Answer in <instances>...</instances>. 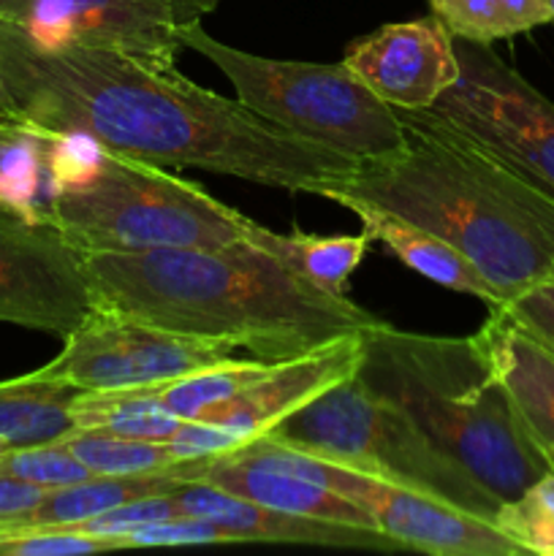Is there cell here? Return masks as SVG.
<instances>
[{"label":"cell","instance_id":"1","mask_svg":"<svg viewBox=\"0 0 554 556\" xmlns=\"http://www.w3.org/2000/svg\"><path fill=\"white\" fill-rule=\"evenodd\" d=\"M0 103L49 134L163 168L313 193L358 161L288 134L242 101L112 49L38 47L0 22Z\"/></svg>","mask_w":554,"mask_h":556},{"label":"cell","instance_id":"2","mask_svg":"<svg viewBox=\"0 0 554 556\" xmlns=\"http://www.w3.org/2000/svg\"><path fill=\"white\" fill-rule=\"evenodd\" d=\"M405 147L362 161L313 195L380 206L454 244L514 302L554 277V195L432 109H396Z\"/></svg>","mask_w":554,"mask_h":556},{"label":"cell","instance_id":"3","mask_svg":"<svg viewBox=\"0 0 554 556\" xmlns=\"http://www.w3.org/2000/svg\"><path fill=\"white\" fill-rule=\"evenodd\" d=\"M92 309L286 362L386 320L248 242L87 255Z\"/></svg>","mask_w":554,"mask_h":556},{"label":"cell","instance_id":"4","mask_svg":"<svg viewBox=\"0 0 554 556\" xmlns=\"http://www.w3.org/2000/svg\"><path fill=\"white\" fill-rule=\"evenodd\" d=\"M356 378L405 410L500 503L552 472L546 448L470 337L405 334L380 324L364 334Z\"/></svg>","mask_w":554,"mask_h":556},{"label":"cell","instance_id":"5","mask_svg":"<svg viewBox=\"0 0 554 556\" xmlns=\"http://www.w3.org/2000/svg\"><path fill=\"white\" fill-rule=\"evenodd\" d=\"M47 220L85 255L228 248L244 242L250 217L196 182L76 136L58 168Z\"/></svg>","mask_w":554,"mask_h":556},{"label":"cell","instance_id":"6","mask_svg":"<svg viewBox=\"0 0 554 556\" xmlns=\"http://www.w3.org/2000/svg\"><path fill=\"white\" fill-rule=\"evenodd\" d=\"M179 43L223 71L237 98L288 134L351 161L391 157L405 147L400 114L345 63H302L250 54L217 41L201 20L179 27Z\"/></svg>","mask_w":554,"mask_h":556},{"label":"cell","instance_id":"7","mask_svg":"<svg viewBox=\"0 0 554 556\" xmlns=\"http://www.w3.org/2000/svg\"><path fill=\"white\" fill-rule=\"evenodd\" d=\"M261 438L429 494L492 525L503 505L405 410L373 394L356 375L331 386Z\"/></svg>","mask_w":554,"mask_h":556},{"label":"cell","instance_id":"8","mask_svg":"<svg viewBox=\"0 0 554 556\" xmlns=\"http://www.w3.org/2000/svg\"><path fill=\"white\" fill-rule=\"evenodd\" d=\"M454 52L459 76L429 109L554 195V103L492 43L454 38Z\"/></svg>","mask_w":554,"mask_h":556},{"label":"cell","instance_id":"9","mask_svg":"<svg viewBox=\"0 0 554 556\" xmlns=\"http://www.w3.org/2000/svg\"><path fill=\"white\" fill-rule=\"evenodd\" d=\"M272 470L291 472L310 483L331 489L353 500L373 516L375 527L405 552L438 556H521L519 546L503 535L492 521L478 519L467 510L435 500L429 494L402 489L396 483L364 476L351 467L335 465L320 456L272 445L264 456Z\"/></svg>","mask_w":554,"mask_h":556},{"label":"cell","instance_id":"10","mask_svg":"<svg viewBox=\"0 0 554 556\" xmlns=\"http://www.w3.org/2000/svg\"><path fill=\"white\" fill-rule=\"evenodd\" d=\"M217 0H0V22L38 47L112 49L172 68L179 27L201 20Z\"/></svg>","mask_w":554,"mask_h":556},{"label":"cell","instance_id":"11","mask_svg":"<svg viewBox=\"0 0 554 556\" xmlns=\"http://www.w3.org/2000/svg\"><path fill=\"white\" fill-rule=\"evenodd\" d=\"M231 358L234 348L221 342L92 309L68 337H63V351L47 369L81 391H114L168 383Z\"/></svg>","mask_w":554,"mask_h":556},{"label":"cell","instance_id":"12","mask_svg":"<svg viewBox=\"0 0 554 556\" xmlns=\"http://www.w3.org/2000/svg\"><path fill=\"white\" fill-rule=\"evenodd\" d=\"M90 313L87 255L47 217L0 204V324L63 340Z\"/></svg>","mask_w":554,"mask_h":556},{"label":"cell","instance_id":"13","mask_svg":"<svg viewBox=\"0 0 554 556\" xmlns=\"http://www.w3.org/2000/svg\"><path fill=\"white\" fill-rule=\"evenodd\" d=\"M342 63L394 109H429L459 76L454 36L435 14L378 27Z\"/></svg>","mask_w":554,"mask_h":556},{"label":"cell","instance_id":"14","mask_svg":"<svg viewBox=\"0 0 554 556\" xmlns=\"http://www.w3.org/2000/svg\"><path fill=\"white\" fill-rule=\"evenodd\" d=\"M362 358L364 334L326 342L302 356L275 362L255 383L223 405L206 410L201 418L234 429L250 443L302 410L331 386L353 378L362 367Z\"/></svg>","mask_w":554,"mask_h":556},{"label":"cell","instance_id":"15","mask_svg":"<svg viewBox=\"0 0 554 556\" xmlns=\"http://www.w3.org/2000/svg\"><path fill=\"white\" fill-rule=\"evenodd\" d=\"M174 500L182 514L199 516L221 527L231 543H297V546L362 548V552H405L380 530L282 514L204 481L182 483L174 489Z\"/></svg>","mask_w":554,"mask_h":556},{"label":"cell","instance_id":"16","mask_svg":"<svg viewBox=\"0 0 554 556\" xmlns=\"http://www.w3.org/2000/svg\"><path fill=\"white\" fill-rule=\"evenodd\" d=\"M470 340L538 443L554 448V348L505 307L489 309Z\"/></svg>","mask_w":554,"mask_h":556},{"label":"cell","instance_id":"17","mask_svg":"<svg viewBox=\"0 0 554 556\" xmlns=\"http://www.w3.org/2000/svg\"><path fill=\"white\" fill-rule=\"evenodd\" d=\"M199 481L212 483V486L223 489V492H231L237 497L250 500V503L264 505V508L282 510V514L378 530L373 516L364 508H358L353 500L342 497V494L331 492V489L318 486V483L291 476V472L242 465V462H234L228 456H212L206 462L204 472L199 476Z\"/></svg>","mask_w":554,"mask_h":556},{"label":"cell","instance_id":"18","mask_svg":"<svg viewBox=\"0 0 554 556\" xmlns=\"http://www.w3.org/2000/svg\"><path fill=\"white\" fill-rule=\"evenodd\" d=\"M340 206L351 210L362 220V228L373 237V242H383L416 275L451 288V291L481 299L489 309L503 307L494 288L478 275L476 266L438 233L427 231V228L416 226V223L405 220L389 210L364 204V201H342Z\"/></svg>","mask_w":554,"mask_h":556},{"label":"cell","instance_id":"19","mask_svg":"<svg viewBox=\"0 0 554 556\" xmlns=\"http://www.w3.org/2000/svg\"><path fill=\"white\" fill-rule=\"evenodd\" d=\"M74 144L76 136L49 134L0 103V204L47 217L52 179Z\"/></svg>","mask_w":554,"mask_h":556},{"label":"cell","instance_id":"20","mask_svg":"<svg viewBox=\"0 0 554 556\" xmlns=\"http://www.w3.org/2000/svg\"><path fill=\"white\" fill-rule=\"evenodd\" d=\"M81 389L47 367L0 383V443L9 448L52 443L74 432L71 405Z\"/></svg>","mask_w":554,"mask_h":556},{"label":"cell","instance_id":"21","mask_svg":"<svg viewBox=\"0 0 554 556\" xmlns=\"http://www.w3.org/2000/svg\"><path fill=\"white\" fill-rule=\"evenodd\" d=\"M244 242L269 253L293 275L313 282L320 291L345 296L348 280L367 255L373 237L367 231L356 233V237H315V233L302 231L277 233L250 220L244 228Z\"/></svg>","mask_w":554,"mask_h":556},{"label":"cell","instance_id":"22","mask_svg":"<svg viewBox=\"0 0 554 556\" xmlns=\"http://www.w3.org/2000/svg\"><path fill=\"white\" fill-rule=\"evenodd\" d=\"M71 418H74V432H101L139 440H166L182 421L158 400L152 386L79 391L71 405Z\"/></svg>","mask_w":554,"mask_h":556},{"label":"cell","instance_id":"23","mask_svg":"<svg viewBox=\"0 0 554 556\" xmlns=\"http://www.w3.org/2000/svg\"><path fill=\"white\" fill-rule=\"evenodd\" d=\"M63 443L71 454L90 467L96 476H155V472H179L188 481H199L206 462H185L163 440L117 438L101 432H71Z\"/></svg>","mask_w":554,"mask_h":556},{"label":"cell","instance_id":"24","mask_svg":"<svg viewBox=\"0 0 554 556\" xmlns=\"http://www.w3.org/2000/svg\"><path fill=\"white\" fill-rule=\"evenodd\" d=\"M272 364L275 362H261V358H253V362L231 358V362L217 364V367H206L185 375V378L158 383L152 389L174 416L188 421V418H201L206 410L237 396L239 391L255 383Z\"/></svg>","mask_w":554,"mask_h":556},{"label":"cell","instance_id":"25","mask_svg":"<svg viewBox=\"0 0 554 556\" xmlns=\"http://www.w3.org/2000/svg\"><path fill=\"white\" fill-rule=\"evenodd\" d=\"M494 527L525 554L554 556V470L500 505Z\"/></svg>","mask_w":554,"mask_h":556},{"label":"cell","instance_id":"26","mask_svg":"<svg viewBox=\"0 0 554 556\" xmlns=\"http://www.w3.org/2000/svg\"><path fill=\"white\" fill-rule=\"evenodd\" d=\"M0 476L16 478V481L41 489H58L96 478V472L81 465L63 440H52V443L22 445V448L5 451L0 456Z\"/></svg>","mask_w":554,"mask_h":556},{"label":"cell","instance_id":"27","mask_svg":"<svg viewBox=\"0 0 554 556\" xmlns=\"http://www.w3.org/2000/svg\"><path fill=\"white\" fill-rule=\"evenodd\" d=\"M432 14L454 38L494 43L514 36L500 0H429Z\"/></svg>","mask_w":554,"mask_h":556},{"label":"cell","instance_id":"28","mask_svg":"<svg viewBox=\"0 0 554 556\" xmlns=\"http://www.w3.org/2000/svg\"><path fill=\"white\" fill-rule=\"evenodd\" d=\"M106 552H123V546L112 538L87 535L74 527H41L0 541V556H81Z\"/></svg>","mask_w":554,"mask_h":556},{"label":"cell","instance_id":"29","mask_svg":"<svg viewBox=\"0 0 554 556\" xmlns=\"http://www.w3.org/2000/svg\"><path fill=\"white\" fill-rule=\"evenodd\" d=\"M204 543H231V538L212 521L199 516L177 514L168 519L150 521L125 535V548L155 546H204Z\"/></svg>","mask_w":554,"mask_h":556},{"label":"cell","instance_id":"30","mask_svg":"<svg viewBox=\"0 0 554 556\" xmlns=\"http://www.w3.org/2000/svg\"><path fill=\"white\" fill-rule=\"evenodd\" d=\"M163 443L185 462H199V459H212V456H223L237 451L239 445H244L248 440L242 434H237L234 429L221 427V424L204 421V418H188V421H179V427L168 434Z\"/></svg>","mask_w":554,"mask_h":556},{"label":"cell","instance_id":"31","mask_svg":"<svg viewBox=\"0 0 554 556\" xmlns=\"http://www.w3.org/2000/svg\"><path fill=\"white\" fill-rule=\"evenodd\" d=\"M505 309L554 348V277L532 286L530 291L505 304Z\"/></svg>","mask_w":554,"mask_h":556},{"label":"cell","instance_id":"32","mask_svg":"<svg viewBox=\"0 0 554 556\" xmlns=\"http://www.w3.org/2000/svg\"><path fill=\"white\" fill-rule=\"evenodd\" d=\"M49 489L33 486V483L16 481V478L0 476V525L27 514L43 500Z\"/></svg>","mask_w":554,"mask_h":556},{"label":"cell","instance_id":"33","mask_svg":"<svg viewBox=\"0 0 554 556\" xmlns=\"http://www.w3.org/2000/svg\"><path fill=\"white\" fill-rule=\"evenodd\" d=\"M514 36L532 30L538 25L554 22L552 0H500Z\"/></svg>","mask_w":554,"mask_h":556},{"label":"cell","instance_id":"34","mask_svg":"<svg viewBox=\"0 0 554 556\" xmlns=\"http://www.w3.org/2000/svg\"><path fill=\"white\" fill-rule=\"evenodd\" d=\"M546 454H549V462H552V470H554V448H546Z\"/></svg>","mask_w":554,"mask_h":556},{"label":"cell","instance_id":"35","mask_svg":"<svg viewBox=\"0 0 554 556\" xmlns=\"http://www.w3.org/2000/svg\"><path fill=\"white\" fill-rule=\"evenodd\" d=\"M5 451H9V445H3V443H0V456H3Z\"/></svg>","mask_w":554,"mask_h":556},{"label":"cell","instance_id":"36","mask_svg":"<svg viewBox=\"0 0 554 556\" xmlns=\"http://www.w3.org/2000/svg\"><path fill=\"white\" fill-rule=\"evenodd\" d=\"M552 5H554V0H552Z\"/></svg>","mask_w":554,"mask_h":556}]
</instances>
